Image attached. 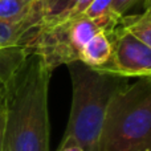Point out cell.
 <instances>
[{
    "instance_id": "30bf717a",
    "label": "cell",
    "mask_w": 151,
    "mask_h": 151,
    "mask_svg": "<svg viewBox=\"0 0 151 151\" xmlns=\"http://www.w3.org/2000/svg\"><path fill=\"white\" fill-rule=\"evenodd\" d=\"M33 3L24 0H0V21L16 23L25 19L31 13Z\"/></svg>"
},
{
    "instance_id": "5b68a950",
    "label": "cell",
    "mask_w": 151,
    "mask_h": 151,
    "mask_svg": "<svg viewBox=\"0 0 151 151\" xmlns=\"http://www.w3.org/2000/svg\"><path fill=\"white\" fill-rule=\"evenodd\" d=\"M111 42V61L105 72L121 77H151V48L123 27L107 35Z\"/></svg>"
},
{
    "instance_id": "52a82bcc",
    "label": "cell",
    "mask_w": 151,
    "mask_h": 151,
    "mask_svg": "<svg viewBox=\"0 0 151 151\" xmlns=\"http://www.w3.org/2000/svg\"><path fill=\"white\" fill-rule=\"evenodd\" d=\"M80 61L86 66L105 72L111 61V42L106 33L97 32L83 47Z\"/></svg>"
},
{
    "instance_id": "4fadbf2b",
    "label": "cell",
    "mask_w": 151,
    "mask_h": 151,
    "mask_svg": "<svg viewBox=\"0 0 151 151\" xmlns=\"http://www.w3.org/2000/svg\"><path fill=\"white\" fill-rule=\"evenodd\" d=\"M57 151H83V149L74 141L72 137H65L64 135L61 145Z\"/></svg>"
},
{
    "instance_id": "2e32d148",
    "label": "cell",
    "mask_w": 151,
    "mask_h": 151,
    "mask_svg": "<svg viewBox=\"0 0 151 151\" xmlns=\"http://www.w3.org/2000/svg\"><path fill=\"white\" fill-rule=\"evenodd\" d=\"M24 1H28V3H33V1H36V0H24Z\"/></svg>"
},
{
    "instance_id": "7a4b0ae2",
    "label": "cell",
    "mask_w": 151,
    "mask_h": 151,
    "mask_svg": "<svg viewBox=\"0 0 151 151\" xmlns=\"http://www.w3.org/2000/svg\"><path fill=\"white\" fill-rule=\"evenodd\" d=\"M72 80V107L65 137H72L83 151H99L107 107L129 78L97 70L81 61L68 64Z\"/></svg>"
},
{
    "instance_id": "9c48e42d",
    "label": "cell",
    "mask_w": 151,
    "mask_h": 151,
    "mask_svg": "<svg viewBox=\"0 0 151 151\" xmlns=\"http://www.w3.org/2000/svg\"><path fill=\"white\" fill-rule=\"evenodd\" d=\"M119 25L151 48V11H143L139 15H123Z\"/></svg>"
},
{
    "instance_id": "277c9868",
    "label": "cell",
    "mask_w": 151,
    "mask_h": 151,
    "mask_svg": "<svg viewBox=\"0 0 151 151\" xmlns=\"http://www.w3.org/2000/svg\"><path fill=\"white\" fill-rule=\"evenodd\" d=\"M97 32L99 29L83 15L57 23H40L27 50L37 55L53 72L60 65L80 61L83 47Z\"/></svg>"
},
{
    "instance_id": "5bb4252c",
    "label": "cell",
    "mask_w": 151,
    "mask_h": 151,
    "mask_svg": "<svg viewBox=\"0 0 151 151\" xmlns=\"http://www.w3.org/2000/svg\"><path fill=\"white\" fill-rule=\"evenodd\" d=\"M91 3H93V0H78L76 7H74V9H73V12H72V17H77V16L83 15L86 8H88Z\"/></svg>"
},
{
    "instance_id": "8992f818",
    "label": "cell",
    "mask_w": 151,
    "mask_h": 151,
    "mask_svg": "<svg viewBox=\"0 0 151 151\" xmlns=\"http://www.w3.org/2000/svg\"><path fill=\"white\" fill-rule=\"evenodd\" d=\"M42 17L36 1L33 3L32 11L25 19L16 23L0 21V52L28 47L29 40L33 37Z\"/></svg>"
},
{
    "instance_id": "ba28073f",
    "label": "cell",
    "mask_w": 151,
    "mask_h": 151,
    "mask_svg": "<svg viewBox=\"0 0 151 151\" xmlns=\"http://www.w3.org/2000/svg\"><path fill=\"white\" fill-rule=\"evenodd\" d=\"M113 1L114 0H93L83 12V16L93 21L94 25L106 35L114 32L122 19V16H118L113 9Z\"/></svg>"
},
{
    "instance_id": "6da1fadb",
    "label": "cell",
    "mask_w": 151,
    "mask_h": 151,
    "mask_svg": "<svg viewBox=\"0 0 151 151\" xmlns=\"http://www.w3.org/2000/svg\"><path fill=\"white\" fill-rule=\"evenodd\" d=\"M50 76L41 58L29 53L1 82L5 97L4 151H49Z\"/></svg>"
},
{
    "instance_id": "7c38bea8",
    "label": "cell",
    "mask_w": 151,
    "mask_h": 151,
    "mask_svg": "<svg viewBox=\"0 0 151 151\" xmlns=\"http://www.w3.org/2000/svg\"><path fill=\"white\" fill-rule=\"evenodd\" d=\"M138 1H141V0H114L113 1V9L118 16H123Z\"/></svg>"
},
{
    "instance_id": "8fae6325",
    "label": "cell",
    "mask_w": 151,
    "mask_h": 151,
    "mask_svg": "<svg viewBox=\"0 0 151 151\" xmlns=\"http://www.w3.org/2000/svg\"><path fill=\"white\" fill-rule=\"evenodd\" d=\"M4 133H5V97L4 88L0 82V151H4Z\"/></svg>"
},
{
    "instance_id": "3957f363",
    "label": "cell",
    "mask_w": 151,
    "mask_h": 151,
    "mask_svg": "<svg viewBox=\"0 0 151 151\" xmlns=\"http://www.w3.org/2000/svg\"><path fill=\"white\" fill-rule=\"evenodd\" d=\"M99 151H151V77L126 85L107 107Z\"/></svg>"
},
{
    "instance_id": "9a60e30c",
    "label": "cell",
    "mask_w": 151,
    "mask_h": 151,
    "mask_svg": "<svg viewBox=\"0 0 151 151\" xmlns=\"http://www.w3.org/2000/svg\"><path fill=\"white\" fill-rule=\"evenodd\" d=\"M145 11H151V0H143Z\"/></svg>"
}]
</instances>
